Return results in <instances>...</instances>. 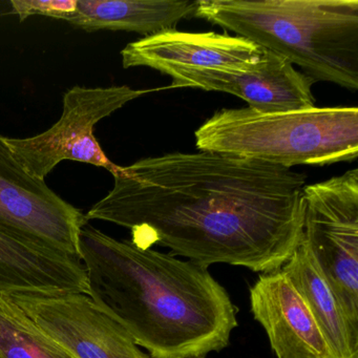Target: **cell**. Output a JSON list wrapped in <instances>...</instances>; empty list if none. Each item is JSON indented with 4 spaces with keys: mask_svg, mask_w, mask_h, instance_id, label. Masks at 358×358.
I'll list each match as a JSON object with an SVG mask.
<instances>
[{
    "mask_svg": "<svg viewBox=\"0 0 358 358\" xmlns=\"http://www.w3.org/2000/svg\"><path fill=\"white\" fill-rule=\"evenodd\" d=\"M264 55L265 50L243 37L176 29L143 37L121 51L123 68L145 66L162 74L173 69L250 71Z\"/></svg>",
    "mask_w": 358,
    "mask_h": 358,
    "instance_id": "30bf717a",
    "label": "cell"
},
{
    "mask_svg": "<svg viewBox=\"0 0 358 358\" xmlns=\"http://www.w3.org/2000/svg\"><path fill=\"white\" fill-rule=\"evenodd\" d=\"M90 292L80 259L0 230V294Z\"/></svg>",
    "mask_w": 358,
    "mask_h": 358,
    "instance_id": "7c38bea8",
    "label": "cell"
},
{
    "mask_svg": "<svg viewBox=\"0 0 358 358\" xmlns=\"http://www.w3.org/2000/svg\"><path fill=\"white\" fill-rule=\"evenodd\" d=\"M85 215L31 175L0 135V230L45 248L79 257Z\"/></svg>",
    "mask_w": 358,
    "mask_h": 358,
    "instance_id": "52a82bcc",
    "label": "cell"
},
{
    "mask_svg": "<svg viewBox=\"0 0 358 358\" xmlns=\"http://www.w3.org/2000/svg\"><path fill=\"white\" fill-rule=\"evenodd\" d=\"M186 358H205V356H194V357H186Z\"/></svg>",
    "mask_w": 358,
    "mask_h": 358,
    "instance_id": "e0dca14e",
    "label": "cell"
},
{
    "mask_svg": "<svg viewBox=\"0 0 358 358\" xmlns=\"http://www.w3.org/2000/svg\"><path fill=\"white\" fill-rule=\"evenodd\" d=\"M253 317L278 358H335L307 303L282 269L263 273L250 289Z\"/></svg>",
    "mask_w": 358,
    "mask_h": 358,
    "instance_id": "8fae6325",
    "label": "cell"
},
{
    "mask_svg": "<svg viewBox=\"0 0 358 358\" xmlns=\"http://www.w3.org/2000/svg\"><path fill=\"white\" fill-rule=\"evenodd\" d=\"M78 255L90 296L152 358L221 351L238 327V309L207 268L140 248L85 224Z\"/></svg>",
    "mask_w": 358,
    "mask_h": 358,
    "instance_id": "7a4b0ae2",
    "label": "cell"
},
{
    "mask_svg": "<svg viewBox=\"0 0 358 358\" xmlns=\"http://www.w3.org/2000/svg\"><path fill=\"white\" fill-rule=\"evenodd\" d=\"M114 186L87 222L127 228L140 248L152 245L208 268L227 264L270 273L303 238L306 176L227 155L169 152L112 173Z\"/></svg>",
    "mask_w": 358,
    "mask_h": 358,
    "instance_id": "6da1fadb",
    "label": "cell"
},
{
    "mask_svg": "<svg viewBox=\"0 0 358 358\" xmlns=\"http://www.w3.org/2000/svg\"><path fill=\"white\" fill-rule=\"evenodd\" d=\"M194 16L299 66L314 83L358 90V0H196Z\"/></svg>",
    "mask_w": 358,
    "mask_h": 358,
    "instance_id": "3957f363",
    "label": "cell"
},
{
    "mask_svg": "<svg viewBox=\"0 0 358 358\" xmlns=\"http://www.w3.org/2000/svg\"><path fill=\"white\" fill-rule=\"evenodd\" d=\"M12 10L24 22L33 15L69 22L77 9V0H12Z\"/></svg>",
    "mask_w": 358,
    "mask_h": 358,
    "instance_id": "2e32d148",
    "label": "cell"
},
{
    "mask_svg": "<svg viewBox=\"0 0 358 358\" xmlns=\"http://www.w3.org/2000/svg\"><path fill=\"white\" fill-rule=\"evenodd\" d=\"M282 270L307 303L335 358H358V329L348 320L303 240Z\"/></svg>",
    "mask_w": 358,
    "mask_h": 358,
    "instance_id": "5bb4252c",
    "label": "cell"
},
{
    "mask_svg": "<svg viewBox=\"0 0 358 358\" xmlns=\"http://www.w3.org/2000/svg\"><path fill=\"white\" fill-rule=\"evenodd\" d=\"M171 87H192L231 94L259 113H282L314 108V81L284 58L266 51L263 60L250 71L173 69L164 73Z\"/></svg>",
    "mask_w": 358,
    "mask_h": 358,
    "instance_id": "9c48e42d",
    "label": "cell"
},
{
    "mask_svg": "<svg viewBox=\"0 0 358 358\" xmlns=\"http://www.w3.org/2000/svg\"><path fill=\"white\" fill-rule=\"evenodd\" d=\"M303 238L358 329V171L356 169L303 190Z\"/></svg>",
    "mask_w": 358,
    "mask_h": 358,
    "instance_id": "5b68a950",
    "label": "cell"
},
{
    "mask_svg": "<svg viewBox=\"0 0 358 358\" xmlns=\"http://www.w3.org/2000/svg\"><path fill=\"white\" fill-rule=\"evenodd\" d=\"M194 11L196 1L189 0H77L68 22L85 32L127 31L148 37L175 29Z\"/></svg>",
    "mask_w": 358,
    "mask_h": 358,
    "instance_id": "4fadbf2b",
    "label": "cell"
},
{
    "mask_svg": "<svg viewBox=\"0 0 358 358\" xmlns=\"http://www.w3.org/2000/svg\"><path fill=\"white\" fill-rule=\"evenodd\" d=\"M8 297L74 358H152L89 295L18 293Z\"/></svg>",
    "mask_w": 358,
    "mask_h": 358,
    "instance_id": "ba28073f",
    "label": "cell"
},
{
    "mask_svg": "<svg viewBox=\"0 0 358 358\" xmlns=\"http://www.w3.org/2000/svg\"><path fill=\"white\" fill-rule=\"evenodd\" d=\"M0 358H74L0 294Z\"/></svg>",
    "mask_w": 358,
    "mask_h": 358,
    "instance_id": "9a60e30c",
    "label": "cell"
},
{
    "mask_svg": "<svg viewBox=\"0 0 358 358\" xmlns=\"http://www.w3.org/2000/svg\"><path fill=\"white\" fill-rule=\"evenodd\" d=\"M194 137L200 152L286 169L352 162L358 157V108L314 106L282 113L223 108Z\"/></svg>",
    "mask_w": 358,
    "mask_h": 358,
    "instance_id": "277c9868",
    "label": "cell"
},
{
    "mask_svg": "<svg viewBox=\"0 0 358 358\" xmlns=\"http://www.w3.org/2000/svg\"><path fill=\"white\" fill-rule=\"evenodd\" d=\"M127 85L108 87H73L64 96V112L48 131L30 138L5 137L20 164L34 177H45L64 161H76L110 173L115 165L95 137V127L113 113L150 93Z\"/></svg>",
    "mask_w": 358,
    "mask_h": 358,
    "instance_id": "8992f818",
    "label": "cell"
}]
</instances>
